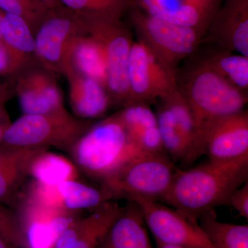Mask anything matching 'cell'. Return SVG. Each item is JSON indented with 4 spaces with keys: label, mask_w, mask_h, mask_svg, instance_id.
<instances>
[{
    "label": "cell",
    "mask_w": 248,
    "mask_h": 248,
    "mask_svg": "<svg viewBox=\"0 0 248 248\" xmlns=\"http://www.w3.org/2000/svg\"><path fill=\"white\" fill-rule=\"evenodd\" d=\"M210 160H230L248 155V112L226 116L214 124L204 141Z\"/></svg>",
    "instance_id": "15"
},
{
    "label": "cell",
    "mask_w": 248,
    "mask_h": 248,
    "mask_svg": "<svg viewBox=\"0 0 248 248\" xmlns=\"http://www.w3.org/2000/svg\"><path fill=\"white\" fill-rule=\"evenodd\" d=\"M158 102L163 103L172 112L179 128L188 141L190 152L186 166L192 164L200 157L201 155L199 150L198 136L195 120L185 98L177 88Z\"/></svg>",
    "instance_id": "28"
},
{
    "label": "cell",
    "mask_w": 248,
    "mask_h": 248,
    "mask_svg": "<svg viewBox=\"0 0 248 248\" xmlns=\"http://www.w3.org/2000/svg\"><path fill=\"white\" fill-rule=\"evenodd\" d=\"M78 171L76 165L64 156L44 149L32 158L29 176L42 185L57 186L65 181L76 179Z\"/></svg>",
    "instance_id": "24"
},
{
    "label": "cell",
    "mask_w": 248,
    "mask_h": 248,
    "mask_svg": "<svg viewBox=\"0 0 248 248\" xmlns=\"http://www.w3.org/2000/svg\"><path fill=\"white\" fill-rule=\"evenodd\" d=\"M196 53L217 74L236 89L248 94V57L210 45L204 48L200 46Z\"/></svg>",
    "instance_id": "23"
},
{
    "label": "cell",
    "mask_w": 248,
    "mask_h": 248,
    "mask_svg": "<svg viewBox=\"0 0 248 248\" xmlns=\"http://www.w3.org/2000/svg\"><path fill=\"white\" fill-rule=\"evenodd\" d=\"M0 11L22 17L35 33L48 10L35 0H0Z\"/></svg>",
    "instance_id": "30"
},
{
    "label": "cell",
    "mask_w": 248,
    "mask_h": 248,
    "mask_svg": "<svg viewBox=\"0 0 248 248\" xmlns=\"http://www.w3.org/2000/svg\"><path fill=\"white\" fill-rule=\"evenodd\" d=\"M17 215L25 248H54L63 231L78 219L75 211L45 206L26 199Z\"/></svg>",
    "instance_id": "12"
},
{
    "label": "cell",
    "mask_w": 248,
    "mask_h": 248,
    "mask_svg": "<svg viewBox=\"0 0 248 248\" xmlns=\"http://www.w3.org/2000/svg\"><path fill=\"white\" fill-rule=\"evenodd\" d=\"M48 148H14L0 144V203L17 205L29 166L39 152Z\"/></svg>",
    "instance_id": "19"
},
{
    "label": "cell",
    "mask_w": 248,
    "mask_h": 248,
    "mask_svg": "<svg viewBox=\"0 0 248 248\" xmlns=\"http://www.w3.org/2000/svg\"><path fill=\"white\" fill-rule=\"evenodd\" d=\"M177 84L193 115L202 156L208 130L217 121L244 110L248 94L217 74L197 53L179 67Z\"/></svg>",
    "instance_id": "2"
},
{
    "label": "cell",
    "mask_w": 248,
    "mask_h": 248,
    "mask_svg": "<svg viewBox=\"0 0 248 248\" xmlns=\"http://www.w3.org/2000/svg\"><path fill=\"white\" fill-rule=\"evenodd\" d=\"M117 113L132 141L142 153H166L160 136L157 118L151 105L132 103Z\"/></svg>",
    "instance_id": "20"
},
{
    "label": "cell",
    "mask_w": 248,
    "mask_h": 248,
    "mask_svg": "<svg viewBox=\"0 0 248 248\" xmlns=\"http://www.w3.org/2000/svg\"><path fill=\"white\" fill-rule=\"evenodd\" d=\"M128 201L138 204L156 243L189 248H214L198 220L157 201L141 197H131Z\"/></svg>",
    "instance_id": "9"
},
{
    "label": "cell",
    "mask_w": 248,
    "mask_h": 248,
    "mask_svg": "<svg viewBox=\"0 0 248 248\" xmlns=\"http://www.w3.org/2000/svg\"><path fill=\"white\" fill-rule=\"evenodd\" d=\"M14 93V89L11 83L0 81V104H6Z\"/></svg>",
    "instance_id": "34"
},
{
    "label": "cell",
    "mask_w": 248,
    "mask_h": 248,
    "mask_svg": "<svg viewBox=\"0 0 248 248\" xmlns=\"http://www.w3.org/2000/svg\"><path fill=\"white\" fill-rule=\"evenodd\" d=\"M202 44L248 58V0H222Z\"/></svg>",
    "instance_id": "13"
},
{
    "label": "cell",
    "mask_w": 248,
    "mask_h": 248,
    "mask_svg": "<svg viewBox=\"0 0 248 248\" xmlns=\"http://www.w3.org/2000/svg\"><path fill=\"white\" fill-rule=\"evenodd\" d=\"M68 68L97 81L107 89V64L104 50L99 42L89 35L86 29L72 42L65 71Z\"/></svg>",
    "instance_id": "22"
},
{
    "label": "cell",
    "mask_w": 248,
    "mask_h": 248,
    "mask_svg": "<svg viewBox=\"0 0 248 248\" xmlns=\"http://www.w3.org/2000/svg\"><path fill=\"white\" fill-rule=\"evenodd\" d=\"M228 204L237 212L240 217L248 219V182L232 193Z\"/></svg>",
    "instance_id": "32"
},
{
    "label": "cell",
    "mask_w": 248,
    "mask_h": 248,
    "mask_svg": "<svg viewBox=\"0 0 248 248\" xmlns=\"http://www.w3.org/2000/svg\"><path fill=\"white\" fill-rule=\"evenodd\" d=\"M127 15L137 41L174 73L202 46L204 35L195 29L158 19L135 6Z\"/></svg>",
    "instance_id": "4"
},
{
    "label": "cell",
    "mask_w": 248,
    "mask_h": 248,
    "mask_svg": "<svg viewBox=\"0 0 248 248\" xmlns=\"http://www.w3.org/2000/svg\"><path fill=\"white\" fill-rule=\"evenodd\" d=\"M92 124L67 110L48 115H23L10 124L0 144L14 148L54 147L68 152Z\"/></svg>",
    "instance_id": "6"
},
{
    "label": "cell",
    "mask_w": 248,
    "mask_h": 248,
    "mask_svg": "<svg viewBox=\"0 0 248 248\" xmlns=\"http://www.w3.org/2000/svg\"><path fill=\"white\" fill-rule=\"evenodd\" d=\"M35 1L47 10L53 9L61 5L60 0H35Z\"/></svg>",
    "instance_id": "35"
},
{
    "label": "cell",
    "mask_w": 248,
    "mask_h": 248,
    "mask_svg": "<svg viewBox=\"0 0 248 248\" xmlns=\"http://www.w3.org/2000/svg\"><path fill=\"white\" fill-rule=\"evenodd\" d=\"M0 235L15 248H25V241L17 215L0 203Z\"/></svg>",
    "instance_id": "31"
},
{
    "label": "cell",
    "mask_w": 248,
    "mask_h": 248,
    "mask_svg": "<svg viewBox=\"0 0 248 248\" xmlns=\"http://www.w3.org/2000/svg\"><path fill=\"white\" fill-rule=\"evenodd\" d=\"M0 40L9 55V78L36 63L34 33L22 17L1 11Z\"/></svg>",
    "instance_id": "18"
},
{
    "label": "cell",
    "mask_w": 248,
    "mask_h": 248,
    "mask_svg": "<svg viewBox=\"0 0 248 248\" xmlns=\"http://www.w3.org/2000/svg\"><path fill=\"white\" fill-rule=\"evenodd\" d=\"M78 169L102 184L124 164L142 153L117 112L92 124L68 151Z\"/></svg>",
    "instance_id": "3"
},
{
    "label": "cell",
    "mask_w": 248,
    "mask_h": 248,
    "mask_svg": "<svg viewBox=\"0 0 248 248\" xmlns=\"http://www.w3.org/2000/svg\"><path fill=\"white\" fill-rule=\"evenodd\" d=\"M63 76L68 86V100L73 115L81 120L99 118L112 108L105 87L68 68Z\"/></svg>",
    "instance_id": "17"
},
{
    "label": "cell",
    "mask_w": 248,
    "mask_h": 248,
    "mask_svg": "<svg viewBox=\"0 0 248 248\" xmlns=\"http://www.w3.org/2000/svg\"><path fill=\"white\" fill-rule=\"evenodd\" d=\"M10 124L11 122H10L9 115L5 109L4 104H0V143Z\"/></svg>",
    "instance_id": "33"
},
{
    "label": "cell",
    "mask_w": 248,
    "mask_h": 248,
    "mask_svg": "<svg viewBox=\"0 0 248 248\" xmlns=\"http://www.w3.org/2000/svg\"><path fill=\"white\" fill-rule=\"evenodd\" d=\"M156 246H157V248H189L185 247H180V246H169V245H164L159 244V243H156Z\"/></svg>",
    "instance_id": "37"
},
{
    "label": "cell",
    "mask_w": 248,
    "mask_h": 248,
    "mask_svg": "<svg viewBox=\"0 0 248 248\" xmlns=\"http://www.w3.org/2000/svg\"><path fill=\"white\" fill-rule=\"evenodd\" d=\"M62 6L81 16L122 19L135 0H60Z\"/></svg>",
    "instance_id": "29"
},
{
    "label": "cell",
    "mask_w": 248,
    "mask_h": 248,
    "mask_svg": "<svg viewBox=\"0 0 248 248\" xmlns=\"http://www.w3.org/2000/svg\"><path fill=\"white\" fill-rule=\"evenodd\" d=\"M55 76L35 63L13 78V89L23 115H48L66 110Z\"/></svg>",
    "instance_id": "11"
},
{
    "label": "cell",
    "mask_w": 248,
    "mask_h": 248,
    "mask_svg": "<svg viewBox=\"0 0 248 248\" xmlns=\"http://www.w3.org/2000/svg\"><path fill=\"white\" fill-rule=\"evenodd\" d=\"M146 226L138 204L128 201L97 248H153Z\"/></svg>",
    "instance_id": "21"
},
{
    "label": "cell",
    "mask_w": 248,
    "mask_h": 248,
    "mask_svg": "<svg viewBox=\"0 0 248 248\" xmlns=\"http://www.w3.org/2000/svg\"><path fill=\"white\" fill-rule=\"evenodd\" d=\"M199 223L214 248H248V226L223 223L215 210L200 217Z\"/></svg>",
    "instance_id": "25"
},
{
    "label": "cell",
    "mask_w": 248,
    "mask_h": 248,
    "mask_svg": "<svg viewBox=\"0 0 248 248\" xmlns=\"http://www.w3.org/2000/svg\"><path fill=\"white\" fill-rule=\"evenodd\" d=\"M156 104L155 114L165 151L173 162H181L186 166L190 152L189 142L169 109L161 102Z\"/></svg>",
    "instance_id": "26"
},
{
    "label": "cell",
    "mask_w": 248,
    "mask_h": 248,
    "mask_svg": "<svg viewBox=\"0 0 248 248\" xmlns=\"http://www.w3.org/2000/svg\"><path fill=\"white\" fill-rule=\"evenodd\" d=\"M177 76L144 46L133 42L128 59V99L125 106L138 102L156 104L177 89Z\"/></svg>",
    "instance_id": "10"
},
{
    "label": "cell",
    "mask_w": 248,
    "mask_h": 248,
    "mask_svg": "<svg viewBox=\"0 0 248 248\" xmlns=\"http://www.w3.org/2000/svg\"><path fill=\"white\" fill-rule=\"evenodd\" d=\"M222 0H135V7L145 13L205 35ZM204 37V36H203Z\"/></svg>",
    "instance_id": "14"
},
{
    "label": "cell",
    "mask_w": 248,
    "mask_h": 248,
    "mask_svg": "<svg viewBox=\"0 0 248 248\" xmlns=\"http://www.w3.org/2000/svg\"><path fill=\"white\" fill-rule=\"evenodd\" d=\"M122 207L109 201L63 231L54 248H97L120 215Z\"/></svg>",
    "instance_id": "16"
},
{
    "label": "cell",
    "mask_w": 248,
    "mask_h": 248,
    "mask_svg": "<svg viewBox=\"0 0 248 248\" xmlns=\"http://www.w3.org/2000/svg\"><path fill=\"white\" fill-rule=\"evenodd\" d=\"M177 171L166 153H146L130 159L100 184L112 200L141 197L164 200Z\"/></svg>",
    "instance_id": "5"
},
{
    "label": "cell",
    "mask_w": 248,
    "mask_h": 248,
    "mask_svg": "<svg viewBox=\"0 0 248 248\" xmlns=\"http://www.w3.org/2000/svg\"><path fill=\"white\" fill-rule=\"evenodd\" d=\"M14 246L9 244L4 238L0 235V248H13Z\"/></svg>",
    "instance_id": "36"
},
{
    "label": "cell",
    "mask_w": 248,
    "mask_h": 248,
    "mask_svg": "<svg viewBox=\"0 0 248 248\" xmlns=\"http://www.w3.org/2000/svg\"><path fill=\"white\" fill-rule=\"evenodd\" d=\"M1 11H0V24H1Z\"/></svg>",
    "instance_id": "38"
},
{
    "label": "cell",
    "mask_w": 248,
    "mask_h": 248,
    "mask_svg": "<svg viewBox=\"0 0 248 248\" xmlns=\"http://www.w3.org/2000/svg\"><path fill=\"white\" fill-rule=\"evenodd\" d=\"M84 31L79 15L62 4L48 10L34 33L36 63L63 76L72 42Z\"/></svg>",
    "instance_id": "8"
},
{
    "label": "cell",
    "mask_w": 248,
    "mask_h": 248,
    "mask_svg": "<svg viewBox=\"0 0 248 248\" xmlns=\"http://www.w3.org/2000/svg\"><path fill=\"white\" fill-rule=\"evenodd\" d=\"M248 179V155L230 160H210L189 170L177 169L164 202L198 220L228 204L230 197Z\"/></svg>",
    "instance_id": "1"
},
{
    "label": "cell",
    "mask_w": 248,
    "mask_h": 248,
    "mask_svg": "<svg viewBox=\"0 0 248 248\" xmlns=\"http://www.w3.org/2000/svg\"><path fill=\"white\" fill-rule=\"evenodd\" d=\"M86 32L102 46L107 64V92L112 107L123 108L128 99V63L133 32L122 19L81 16Z\"/></svg>",
    "instance_id": "7"
},
{
    "label": "cell",
    "mask_w": 248,
    "mask_h": 248,
    "mask_svg": "<svg viewBox=\"0 0 248 248\" xmlns=\"http://www.w3.org/2000/svg\"><path fill=\"white\" fill-rule=\"evenodd\" d=\"M58 190L62 203L71 211L95 209L106 202L112 201V197L102 186H89L74 180L60 183Z\"/></svg>",
    "instance_id": "27"
}]
</instances>
